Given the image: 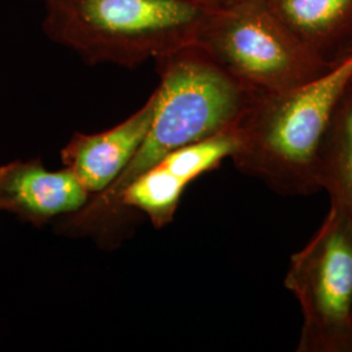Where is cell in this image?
<instances>
[{
	"label": "cell",
	"mask_w": 352,
	"mask_h": 352,
	"mask_svg": "<svg viewBox=\"0 0 352 352\" xmlns=\"http://www.w3.org/2000/svg\"><path fill=\"white\" fill-rule=\"evenodd\" d=\"M352 84V43L325 74L300 87L256 94L236 132L235 167L285 196L315 193L331 118Z\"/></svg>",
	"instance_id": "6da1fadb"
},
{
	"label": "cell",
	"mask_w": 352,
	"mask_h": 352,
	"mask_svg": "<svg viewBox=\"0 0 352 352\" xmlns=\"http://www.w3.org/2000/svg\"><path fill=\"white\" fill-rule=\"evenodd\" d=\"M218 0H43L42 26L84 62L128 69L197 45Z\"/></svg>",
	"instance_id": "7a4b0ae2"
},
{
	"label": "cell",
	"mask_w": 352,
	"mask_h": 352,
	"mask_svg": "<svg viewBox=\"0 0 352 352\" xmlns=\"http://www.w3.org/2000/svg\"><path fill=\"white\" fill-rule=\"evenodd\" d=\"M197 45L256 94L300 87L331 67L289 32L264 0L219 3Z\"/></svg>",
	"instance_id": "3957f363"
},
{
	"label": "cell",
	"mask_w": 352,
	"mask_h": 352,
	"mask_svg": "<svg viewBox=\"0 0 352 352\" xmlns=\"http://www.w3.org/2000/svg\"><path fill=\"white\" fill-rule=\"evenodd\" d=\"M285 287L302 316L298 352H352V225L330 206L289 258Z\"/></svg>",
	"instance_id": "277c9868"
},
{
	"label": "cell",
	"mask_w": 352,
	"mask_h": 352,
	"mask_svg": "<svg viewBox=\"0 0 352 352\" xmlns=\"http://www.w3.org/2000/svg\"><path fill=\"white\" fill-rule=\"evenodd\" d=\"M90 197L67 167L51 171L39 158L0 166V213L12 214L33 226L80 212Z\"/></svg>",
	"instance_id": "5b68a950"
},
{
	"label": "cell",
	"mask_w": 352,
	"mask_h": 352,
	"mask_svg": "<svg viewBox=\"0 0 352 352\" xmlns=\"http://www.w3.org/2000/svg\"><path fill=\"white\" fill-rule=\"evenodd\" d=\"M154 107L153 93L124 122L100 133H75L64 146V167L77 176L91 197L109 188L131 164L151 128Z\"/></svg>",
	"instance_id": "8992f818"
},
{
	"label": "cell",
	"mask_w": 352,
	"mask_h": 352,
	"mask_svg": "<svg viewBox=\"0 0 352 352\" xmlns=\"http://www.w3.org/2000/svg\"><path fill=\"white\" fill-rule=\"evenodd\" d=\"M309 49L336 60L352 43V0H264Z\"/></svg>",
	"instance_id": "52a82bcc"
},
{
	"label": "cell",
	"mask_w": 352,
	"mask_h": 352,
	"mask_svg": "<svg viewBox=\"0 0 352 352\" xmlns=\"http://www.w3.org/2000/svg\"><path fill=\"white\" fill-rule=\"evenodd\" d=\"M317 182L330 206L352 225V84L331 118L318 158Z\"/></svg>",
	"instance_id": "ba28073f"
},
{
	"label": "cell",
	"mask_w": 352,
	"mask_h": 352,
	"mask_svg": "<svg viewBox=\"0 0 352 352\" xmlns=\"http://www.w3.org/2000/svg\"><path fill=\"white\" fill-rule=\"evenodd\" d=\"M219 3H223V1H228V0H218Z\"/></svg>",
	"instance_id": "9c48e42d"
}]
</instances>
